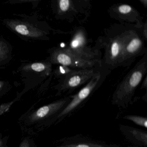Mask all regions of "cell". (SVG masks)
I'll list each match as a JSON object with an SVG mask.
<instances>
[{
	"label": "cell",
	"instance_id": "cell-1",
	"mask_svg": "<svg viewBox=\"0 0 147 147\" xmlns=\"http://www.w3.org/2000/svg\"><path fill=\"white\" fill-rule=\"evenodd\" d=\"M70 100V96H67L28 112L20 119L22 129L34 133L55 125L56 118Z\"/></svg>",
	"mask_w": 147,
	"mask_h": 147
},
{
	"label": "cell",
	"instance_id": "cell-2",
	"mask_svg": "<svg viewBox=\"0 0 147 147\" xmlns=\"http://www.w3.org/2000/svg\"><path fill=\"white\" fill-rule=\"evenodd\" d=\"M147 72L146 53L117 86L113 94L112 105L123 108L132 105L136 89Z\"/></svg>",
	"mask_w": 147,
	"mask_h": 147
},
{
	"label": "cell",
	"instance_id": "cell-3",
	"mask_svg": "<svg viewBox=\"0 0 147 147\" xmlns=\"http://www.w3.org/2000/svg\"><path fill=\"white\" fill-rule=\"evenodd\" d=\"M127 28H114L108 31L105 37L106 48L105 63L109 69L123 66V51Z\"/></svg>",
	"mask_w": 147,
	"mask_h": 147
},
{
	"label": "cell",
	"instance_id": "cell-4",
	"mask_svg": "<svg viewBox=\"0 0 147 147\" xmlns=\"http://www.w3.org/2000/svg\"><path fill=\"white\" fill-rule=\"evenodd\" d=\"M101 76V73L98 70L91 80L77 93L70 95L71 100L57 116L55 125L69 117L82 107L100 86Z\"/></svg>",
	"mask_w": 147,
	"mask_h": 147
},
{
	"label": "cell",
	"instance_id": "cell-5",
	"mask_svg": "<svg viewBox=\"0 0 147 147\" xmlns=\"http://www.w3.org/2000/svg\"><path fill=\"white\" fill-rule=\"evenodd\" d=\"M139 28L136 26L133 28H127L124 47L123 66H129L138 57L147 53L145 38L142 31H139Z\"/></svg>",
	"mask_w": 147,
	"mask_h": 147
},
{
	"label": "cell",
	"instance_id": "cell-6",
	"mask_svg": "<svg viewBox=\"0 0 147 147\" xmlns=\"http://www.w3.org/2000/svg\"><path fill=\"white\" fill-rule=\"evenodd\" d=\"M87 35L86 31L82 28L75 30L68 45L64 48L75 55L82 59L91 61H100L98 50L89 48Z\"/></svg>",
	"mask_w": 147,
	"mask_h": 147
},
{
	"label": "cell",
	"instance_id": "cell-7",
	"mask_svg": "<svg viewBox=\"0 0 147 147\" xmlns=\"http://www.w3.org/2000/svg\"><path fill=\"white\" fill-rule=\"evenodd\" d=\"M98 70L97 69H73L63 77L58 88V94H69L76 88L86 84Z\"/></svg>",
	"mask_w": 147,
	"mask_h": 147
},
{
	"label": "cell",
	"instance_id": "cell-8",
	"mask_svg": "<svg viewBox=\"0 0 147 147\" xmlns=\"http://www.w3.org/2000/svg\"><path fill=\"white\" fill-rule=\"evenodd\" d=\"M52 60L55 63L74 69H97L101 66V61L85 60L75 55L65 48L58 49L54 52Z\"/></svg>",
	"mask_w": 147,
	"mask_h": 147
},
{
	"label": "cell",
	"instance_id": "cell-9",
	"mask_svg": "<svg viewBox=\"0 0 147 147\" xmlns=\"http://www.w3.org/2000/svg\"><path fill=\"white\" fill-rule=\"evenodd\" d=\"M55 147H123L115 144L108 143L89 136L77 134L63 138L57 142Z\"/></svg>",
	"mask_w": 147,
	"mask_h": 147
},
{
	"label": "cell",
	"instance_id": "cell-10",
	"mask_svg": "<svg viewBox=\"0 0 147 147\" xmlns=\"http://www.w3.org/2000/svg\"><path fill=\"white\" fill-rule=\"evenodd\" d=\"M112 17L118 20L133 22L136 26L142 27V18L140 13L134 7L126 4H120L113 6L110 9Z\"/></svg>",
	"mask_w": 147,
	"mask_h": 147
},
{
	"label": "cell",
	"instance_id": "cell-11",
	"mask_svg": "<svg viewBox=\"0 0 147 147\" xmlns=\"http://www.w3.org/2000/svg\"><path fill=\"white\" fill-rule=\"evenodd\" d=\"M119 130L125 138L131 144L147 147V131L129 125H120Z\"/></svg>",
	"mask_w": 147,
	"mask_h": 147
},
{
	"label": "cell",
	"instance_id": "cell-12",
	"mask_svg": "<svg viewBox=\"0 0 147 147\" xmlns=\"http://www.w3.org/2000/svg\"><path fill=\"white\" fill-rule=\"evenodd\" d=\"M123 118L131 121L137 125L143 127L145 129L147 128V118L146 117L135 115H127L125 116Z\"/></svg>",
	"mask_w": 147,
	"mask_h": 147
},
{
	"label": "cell",
	"instance_id": "cell-13",
	"mask_svg": "<svg viewBox=\"0 0 147 147\" xmlns=\"http://www.w3.org/2000/svg\"><path fill=\"white\" fill-rule=\"evenodd\" d=\"M19 147H36V145L33 139L29 137H26L23 139Z\"/></svg>",
	"mask_w": 147,
	"mask_h": 147
},
{
	"label": "cell",
	"instance_id": "cell-14",
	"mask_svg": "<svg viewBox=\"0 0 147 147\" xmlns=\"http://www.w3.org/2000/svg\"><path fill=\"white\" fill-rule=\"evenodd\" d=\"M15 30L17 32L22 35H28L30 34L28 28L24 25H18L15 27Z\"/></svg>",
	"mask_w": 147,
	"mask_h": 147
},
{
	"label": "cell",
	"instance_id": "cell-15",
	"mask_svg": "<svg viewBox=\"0 0 147 147\" xmlns=\"http://www.w3.org/2000/svg\"><path fill=\"white\" fill-rule=\"evenodd\" d=\"M31 68L32 70L36 72H42L45 69V66L44 64L40 63H34L31 65Z\"/></svg>",
	"mask_w": 147,
	"mask_h": 147
},
{
	"label": "cell",
	"instance_id": "cell-16",
	"mask_svg": "<svg viewBox=\"0 0 147 147\" xmlns=\"http://www.w3.org/2000/svg\"><path fill=\"white\" fill-rule=\"evenodd\" d=\"M8 136H2L0 134V147H7V143Z\"/></svg>",
	"mask_w": 147,
	"mask_h": 147
},
{
	"label": "cell",
	"instance_id": "cell-17",
	"mask_svg": "<svg viewBox=\"0 0 147 147\" xmlns=\"http://www.w3.org/2000/svg\"><path fill=\"white\" fill-rule=\"evenodd\" d=\"M147 76H145V78H144V81L143 82L142 84V87H141V88H144L145 89H147Z\"/></svg>",
	"mask_w": 147,
	"mask_h": 147
},
{
	"label": "cell",
	"instance_id": "cell-18",
	"mask_svg": "<svg viewBox=\"0 0 147 147\" xmlns=\"http://www.w3.org/2000/svg\"><path fill=\"white\" fill-rule=\"evenodd\" d=\"M140 2H141L142 4L143 5L145 8L147 7V0H140Z\"/></svg>",
	"mask_w": 147,
	"mask_h": 147
},
{
	"label": "cell",
	"instance_id": "cell-19",
	"mask_svg": "<svg viewBox=\"0 0 147 147\" xmlns=\"http://www.w3.org/2000/svg\"><path fill=\"white\" fill-rule=\"evenodd\" d=\"M1 87H2V85H1V83H0V89L1 88Z\"/></svg>",
	"mask_w": 147,
	"mask_h": 147
},
{
	"label": "cell",
	"instance_id": "cell-20",
	"mask_svg": "<svg viewBox=\"0 0 147 147\" xmlns=\"http://www.w3.org/2000/svg\"><path fill=\"white\" fill-rule=\"evenodd\" d=\"M135 147V146H132V147H131V146H128V147Z\"/></svg>",
	"mask_w": 147,
	"mask_h": 147
},
{
	"label": "cell",
	"instance_id": "cell-21",
	"mask_svg": "<svg viewBox=\"0 0 147 147\" xmlns=\"http://www.w3.org/2000/svg\"><path fill=\"white\" fill-rule=\"evenodd\" d=\"M0 51H1V48H0Z\"/></svg>",
	"mask_w": 147,
	"mask_h": 147
}]
</instances>
